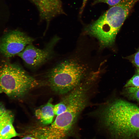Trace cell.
I'll list each match as a JSON object with an SVG mask.
<instances>
[{
	"instance_id": "obj_13",
	"label": "cell",
	"mask_w": 139,
	"mask_h": 139,
	"mask_svg": "<svg viewBox=\"0 0 139 139\" xmlns=\"http://www.w3.org/2000/svg\"><path fill=\"white\" fill-rule=\"evenodd\" d=\"M128 92L133 98L139 101V88H127Z\"/></svg>"
},
{
	"instance_id": "obj_16",
	"label": "cell",
	"mask_w": 139,
	"mask_h": 139,
	"mask_svg": "<svg viewBox=\"0 0 139 139\" xmlns=\"http://www.w3.org/2000/svg\"><path fill=\"white\" fill-rule=\"evenodd\" d=\"M87 1L88 0H83L82 5L80 10V14H82Z\"/></svg>"
},
{
	"instance_id": "obj_12",
	"label": "cell",
	"mask_w": 139,
	"mask_h": 139,
	"mask_svg": "<svg viewBox=\"0 0 139 139\" xmlns=\"http://www.w3.org/2000/svg\"><path fill=\"white\" fill-rule=\"evenodd\" d=\"M126 0H94L93 4L94 5L99 3H104L111 7Z\"/></svg>"
},
{
	"instance_id": "obj_2",
	"label": "cell",
	"mask_w": 139,
	"mask_h": 139,
	"mask_svg": "<svg viewBox=\"0 0 139 139\" xmlns=\"http://www.w3.org/2000/svg\"><path fill=\"white\" fill-rule=\"evenodd\" d=\"M139 0H127L111 6L85 28L102 47L112 45L116 36L134 4Z\"/></svg>"
},
{
	"instance_id": "obj_4",
	"label": "cell",
	"mask_w": 139,
	"mask_h": 139,
	"mask_svg": "<svg viewBox=\"0 0 139 139\" xmlns=\"http://www.w3.org/2000/svg\"><path fill=\"white\" fill-rule=\"evenodd\" d=\"M86 70L84 66L75 60L62 62L52 68L48 74L50 86L59 94L66 93L81 83Z\"/></svg>"
},
{
	"instance_id": "obj_6",
	"label": "cell",
	"mask_w": 139,
	"mask_h": 139,
	"mask_svg": "<svg viewBox=\"0 0 139 139\" xmlns=\"http://www.w3.org/2000/svg\"><path fill=\"white\" fill-rule=\"evenodd\" d=\"M34 39L18 30L11 31L0 42V52L5 57L10 58L18 55Z\"/></svg>"
},
{
	"instance_id": "obj_7",
	"label": "cell",
	"mask_w": 139,
	"mask_h": 139,
	"mask_svg": "<svg viewBox=\"0 0 139 139\" xmlns=\"http://www.w3.org/2000/svg\"><path fill=\"white\" fill-rule=\"evenodd\" d=\"M37 7L40 19L45 21L47 28L51 20L61 14H65L60 0H29Z\"/></svg>"
},
{
	"instance_id": "obj_11",
	"label": "cell",
	"mask_w": 139,
	"mask_h": 139,
	"mask_svg": "<svg viewBox=\"0 0 139 139\" xmlns=\"http://www.w3.org/2000/svg\"><path fill=\"white\" fill-rule=\"evenodd\" d=\"M126 88H139V72L134 75L125 85Z\"/></svg>"
},
{
	"instance_id": "obj_15",
	"label": "cell",
	"mask_w": 139,
	"mask_h": 139,
	"mask_svg": "<svg viewBox=\"0 0 139 139\" xmlns=\"http://www.w3.org/2000/svg\"><path fill=\"white\" fill-rule=\"evenodd\" d=\"M7 110L4 105L1 103H0V117L4 114Z\"/></svg>"
},
{
	"instance_id": "obj_17",
	"label": "cell",
	"mask_w": 139,
	"mask_h": 139,
	"mask_svg": "<svg viewBox=\"0 0 139 139\" xmlns=\"http://www.w3.org/2000/svg\"><path fill=\"white\" fill-rule=\"evenodd\" d=\"M20 139H38L35 137L29 136H25Z\"/></svg>"
},
{
	"instance_id": "obj_9",
	"label": "cell",
	"mask_w": 139,
	"mask_h": 139,
	"mask_svg": "<svg viewBox=\"0 0 139 139\" xmlns=\"http://www.w3.org/2000/svg\"><path fill=\"white\" fill-rule=\"evenodd\" d=\"M14 119L3 121L0 123V139H10L22 135L16 132L13 125Z\"/></svg>"
},
{
	"instance_id": "obj_14",
	"label": "cell",
	"mask_w": 139,
	"mask_h": 139,
	"mask_svg": "<svg viewBox=\"0 0 139 139\" xmlns=\"http://www.w3.org/2000/svg\"><path fill=\"white\" fill-rule=\"evenodd\" d=\"M131 60L133 63L139 68V49L133 55Z\"/></svg>"
},
{
	"instance_id": "obj_1",
	"label": "cell",
	"mask_w": 139,
	"mask_h": 139,
	"mask_svg": "<svg viewBox=\"0 0 139 139\" xmlns=\"http://www.w3.org/2000/svg\"><path fill=\"white\" fill-rule=\"evenodd\" d=\"M103 121L115 139H129L139 133V107L122 100L107 107L102 114Z\"/></svg>"
},
{
	"instance_id": "obj_18",
	"label": "cell",
	"mask_w": 139,
	"mask_h": 139,
	"mask_svg": "<svg viewBox=\"0 0 139 139\" xmlns=\"http://www.w3.org/2000/svg\"><path fill=\"white\" fill-rule=\"evenodd\" d=\"M3 92L0 90V93H2Z\"/></svg>"
},
{
	"instance_id": "obj_8",
	"label": "cell",
	"mask_w": 139,
	"mask_h": 139,
	"mask_svg": "<svg viewBox=\"0 0 139 139\" xmlns=\"http://www.w3.org/2000/svg\"><path fill=\"white\" fill-rule=\"evenodd\" d=\"M53 105L51 103V99L46 104L37 109L35 115L39 121L44 125L51 124L54 116Z\"/></svg>"
},
{
	"instance_id": "obj_3",
	"label": "cell",
	"mask_w": 139,
	"mask_h": 139,
	"mask_svg": "<svg viewBox=\"0 0 139 139\" xmlns=\"http://www.w3.org/2000/svg\"><path fill=\"white\" fill-rule=\"evenodd\" d=\"M38 84L18 64L4 62L0 65V90L8 97L20 98Z\"/></svg>"
},
{
	"instance_id": "obj_5",
	"label": "cell",
	"mask_w": 139,
	"mask_h": 139,
	"mask_svg": "<svg viewBox=\"0 0 139 139\" xmlns=\"http://www.w3.org/2000/svg\"><path fill=\"white\" fill-rule=\"evenodd\" d=\"M55 36L43 49L38 48L32 44L27 45L17 55L23 60L25 64L32 68L38 67L47 62L52 57L55 46L59 40Z\"/></svg>"
},
{
	"instance_id": "obj_10",
	"label": "cell",
	"mask_w": 139,
	"mask_h": 139,
	"mask_svg": "<svg viewBox=\"0 0 139 139\" xmlns=\"http://www.w3.org/2000/svg\"><path fill=\"white\" fill-rule=\"evenodd\" d=\"M72 95V91L60 102L54 105L53 111L54 115L57 116L65 111L71 100Z\"/></svg>"
}]
</instances>
